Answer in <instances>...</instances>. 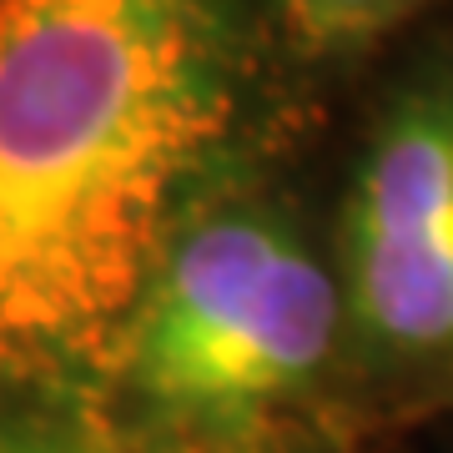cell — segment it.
<instances>
[{"mask_svg":"<svg viewBox=\"0 0 453 453\" xmlns=\"http://www.w3.org/2000/svg\"><path fill=\"white\" fill-rule=\"evenodd\" d=\"M232 106L226 0H0V388L116 378Z\"/></svg>","mask_w":453,"mask_h":453,"instance_id":"cell-1","label":"cell"},{"mask_svg":"<svg viewBox=\"0 0 453 453\" xmlns=\"http://www.w3.org/2000/svg\"><path fill=\"white\" fill-rule=\"evenodd\" d=\"M342 323V282L292 222L252 202L192 207L131 318L116 383L151 423L252 443L327 372Z\"/></svg>","mask_w":453,"mask_h":453,"instance_id":"cell-2","label":"cell"},{"mask_svg":"<svg viewBox=\"0 0 453 453\" xmlns=\"http://www.w3.org/2000/svg\"><path fill=\"white\" fill-rule=\"evenodd\" d=\"M342 297L368 353L453 363V86H418L383 116L348 202Z\"/></svg>","mask_w":453,"mask_h":453,"instance_id":"cell-3","label":"cell"},{"mask_svg":"<svg viewBox=\"0 0 453 453\" xmlns=\"http://www.w3.org/2000/svg\"><path fill=\"white\" fill-rule=\"evenodd\" d=\"M0 453H252V443L181 434L151 418H111L91 393L0 388Z\"/></svg>","mask_w":453,"mask_h":453,"instance_id":"cell-4","label":"cell"},{"mask_svg":"<svg viewBox=\"0 0 453 453\" xmlns=\"http://www.w3.org/2000/svg\"><path fill=\"white\" fill-rule=\"evenodd\" d=\"M282 5L303 35L323 41V46H342V41H363V35L393 26L418 0H282Z\"/></svg>","mask_w":453,"mask_h":453,"instance_id":"cell-5","label":"cell"}]
</instances>
